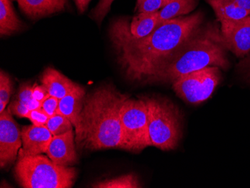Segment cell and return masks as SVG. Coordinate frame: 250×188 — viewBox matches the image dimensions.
Returning a JSON list of instances; mask_svg holds the SVG:
<instances>
[{
  "mask_svg": "<svg viewBox=\"0 0 250 188\" xmlns=\"http://www.w3.org/2000/svg\"><path fill=\"white\" fill-rule=\"evenodd\" d=\"M204 14L164 21L148 36L134 39L111 24L109 37L125 76L146 81L203 23Z\"/></svg>",
  "mask_w": 250,
  "mask_h": 188,
  "instance_id": "1",
  "label": "cell"
},
{
  "mask_svg": "<svg viewBox=\"0 0 250 188\" xmlns=\"http://www.w3.org/2000/svg\"><path fill=\"white\" fill-rule=\"evenodd\" d=\"M129 97L104 85L85 97L76 124V143L84 149H125L120 110Z\"/></svg>",
  "mask_w": 250,
  "mask_h": 188,
  "instance_id": "2",
  "label": "cell"
},
{
  "mask_svg": "<svg viewBox=\"0 0 250 188\" xmlns=\"http://www.w3.org/2000/svg\"><path fill=\"white\" fill-rule=\"evenodd\" d=\"M226 50L218 25H201L146 81L172 84L181 76L210 66L228 69Z\"/></svg>",
  "mask_w": 250,
  "mask_h": 188,
  "instance_id": "3",
  "label": "cell"
},
{
  "mask_svg": "<svg viewBox=\"0 0 250 188\" xmlns=\"http://www.w3.org/2000/svg\"><path fill=\"white\" fill-rule=\"evenodd\" d=\"M15 178L23 188H70L77 178L75 168L55 164L42 154L20 158Z\"/></svg>",
  "mask_w": 250,
  "mask_h": 188,
  "instance_id": "4",
  "label": "cell"
},
{
  "mask_svg": "<svg viewBox=\"0 0 250 188\" xmlns=\"http://www.w3.org/2000/svg\"><path fill=\"white\" fill-rule=\"evenodd\" d=\"M144 99L151 146L163 151L175 149L182 137V116L179 109L164 99Z\"/></svg>",
  "mask_w": 250,
  "mask_h": 188,
  "instance_id": "5",
  "label": "cell"
},
{
  "mask_svg": "<svg viewBox=\"0 0 250 188\" xmlns=\"http://www.w3.org/2000/svg\"><path fill=\"white\" fill-rule=\"evenodd\" d=\"M125 150L139 152L151 146L147 122V108L145 99L127 98L120 110Z\"/></svg>",
  "mask_w": 250,
  "mask_h": 188,
  "instance_id": "6",
  "label": "cell"
},
{
  "mask_svg": "<svg viewBox=\"0 0 250 188\" xmlns=\"http://www.w3.org/2000/svg\"><path fill=\"white\" fill-rule=\"evenodd\" d=\"M220 68L210 66L178 77L172 88L178 97L190 104H199L211 96L220 79Z\"/></svg>",
  "mask_w": 250,
  "mask_h": 188,
  "instance_id": "7",
  "label": "cell"
},
{
  "mask_svg": "<svg viewBox=\"0 0 250 188\" xmlns=\"http://www.w3.org/2000/svg\"><path fill=\"white\" fill-rule=\"evenodd\" d=\"M22 146L21 131L9 110L0 113V167L5 168L17 160Z\"/></svg>",
  "mask_w": 250,
  "mask_h": 188,
  "instance_id": "8",
  "label": "cell"
},
{
  "mask_svg": "<svg viewBox=\"0 0 250 188\" xmlns=\"http://www.w3.org/2000/svg\"><path fill=\"white\" fill-rule=\"evenodd\" d=\"M220 22L226 48L240 58L250 53V15L242 19L223 20Z\"/></svg>",
  "mask_w": 250,
  "mask_h": 188,
  "instance_id": "9",
  "label": "cell"
},
{
  "mask_svg": "<svg viewBox=\"0 0 250 188\" xmlns=\"http://www.w3.org/2000/svg\"><path fill=\"white\" fill-rule=\"evenodd\" d=\"M22 146L18 158L35 156L47 153L53 134L46 126L29 125L21 130Z\"/></svg>",
  "mask_w": 250,
  "mask_h": 188,
  "instance_id": "10",
  "label": "cell"
},
{
  "mask_svg": "<svg viewBox=\"0 0 250 188\" xmlns=\"http://www.w3.org/2000/svg\"><path fill=\"white\" fill-rule=\"evenodd\" d=\"M161 23L159 12L154 13H138L131 21L119 18L112 24L132 39H140L148 36Z\"/></svg>",
  "mask_w": 250,
  "mask_h": 188,
  "instance_id": "11",
  "label": "cell"
},
{
  "mask_svg": "<svg viewBox=\"0 0 250 188\" xmlns=\"http://www.w3.org/2000/svg\"><path fill=\"white\" fill-rule=\"evenodd\" d=\"M46 154L58 165L70 167L76 164L77 154L73 130L61 135L53 136Z\"/></svg>",
  "mask_w": 250,
  "mask_h": 188,
  "instance_id": "12",
  "label": "cell"
},
{
  "mask_svg": "<svg viewBox=\"0 0 250 188\" xmlns=\"http://www.w3.org/2000/svg\"><path fill=\"white\" fill-rule=\"evenodd\" d=\"M41 81L47 88L50 96L58 99H61L79 86L78 84L73 82L64 74L53 68L45 69Z\"/></svg>",
  "mask_w": 250,
  "mask_h": 188,
  "instance_id": "13",
  "label": "cell"
},
{
  "mask_svg": "<svg viewBox=\"0 0 250 188\" xmlns=\"http://www.w3.org/2000/svg\"><path fill=\"white\" fill-rule=\"evenodd\" d=\"M20 8L32 19H38L64 11L67 0H18Z\"/></svg>",
  "mask_w": 250,
  "mask_h": 188,
  "instance_id": "14",
  "label": "cell"
},
{
  "mask_svg": "<svg viewBox=\"0 0 250 188\" xmlns=\"http://www.w3.org/2000/svg\"><path fill=\"white\" fill-rule=\"evenodd\" d=\"M85 99V90L80 85L72 92L60 99L59 112L69 119L74 127L82 112Z\"/></svg>",
  "mask_w": 250,
  "mask_h": 188,
  "instance_id": "15",
  "label": "cell"
},
{
  "mask_svg": "<svg viewBox=\"0 0 250 188\" xmlns=\"http://www.w3.org/2000/svg\"><path fill=\"white\" fill-rule=\"evenodd\" d=\"M23 23L17 16L10 0H0V35L8 36L22 29Z\"/></svg>",
  "mask_w": 250,
  "mask_h": 188,
  "instance_id": "16",
  "label": "cell"
},
{
  "mask_svg": "<svg viewBox=\"0 0 250 188\" xmlns=\"http://www.w3.org/2000/svg\"><path fill=\"white\" fill-rule=\"evenodd\" d=\"M212 7L219 21L239 20L250 15V12L238 6L231 0H206Z\"/></svg>",
  "mask_w": 250,
  "mask_h": 188,
  "instance_id": "17",
  "label": "cell"
},
{
  "mask_svg": "<svg viewBox=\"0 0 250 188\" xmlns=\"http://www.w3.org/2000/svg\"><path fill=\"white\" fill-rule=\"evenodd\" d=\"M199 0H172L159 11L161 23L188 15L195 10Z\"/></svg>",
  "mask_w": 250,
  "mask_h": 188,
  "instance_id": "18",
  "label": "cell"
},
{
  "mask_svg": "<svg viewBox=\"0 0 250 188\" xmlns=\"http://www.w3.org/2000/svg\"><path fill=\"white\" fill-rule=\"evenodd\" d=\"M95 188H140L138 179L134 174L122 175L115 179L98 182L92 185Z\"/></svg>",
  "mask_w": 250,
  "mask_h": 188,
  "instance_id": "19",
  "label": "cell"
},
{
  "mask_svg": "<svg viewBox=\"0 0 250 188\" xmlns=\"http://www.w3.org/2000/svg\"><path fill=\"white\" fill-rule=\"evenodd\" d=\"M46 127L53 136H58L72 130L74 125L69 119L59 112L54 116L50 117Z\"/></svg>",
  "mask_w": 250,
  "mask_h": 188,
  "instance_id": "20",
  "label": "cell"
},
{
  "mask_svg": "<svg viewBox=\"0 0 250 188\" xmlns=\"http://www.w3.org/2000/svg\"><path fill=\"white\" fill-rule=\"evenodd\" d=\"M13 84L11 77L1 71L0 73V113H3L6 109V106L9 102L10 97L12 93Z\"/></svg>",
  "mask_w": 250,
  "mask_h": 188,
  "instance_id": "21",
  "label": "cell"
},
{
  "mask_svg": "<svg viewBox=\"0 0 250 188\" xmlns=\"http://www.w3.org/2000/svg\"><path fill=\"white\" fill-rule=\"evenodd\" d=\"M16 99L26 104L29 110H33V109L42 107V103L38 102L33 98L32 85H29L28 84H22L21 85L18 95H17Z\"/></svg>",
  "mask_w": 250,
  "mask_h": 188,
  "instance_id": "22",
  "label": "cell"
},
{
  "mask_svg": "<svg viewBox=\"0 0 250 188\" xmlns=\"http://www.w3.org/2000/svg\"><path fill=\"white\" fill-rule=\"evenodd\" d=\"M172 0H137L136 10L138 13H154L159 12Z\"/></svg>",
  "mask_w": 250,
  "mask_h": 188,
  "instance_id": "23",
  "label": "cell"
},
{
  "mask_svg": "<svg viewBox=\"0 0 250 188\" xmlns=\"http://www.w3.org/2000/svg\"><path fill=\"white\" fill-rule=\"evenodd\" d=\"M114 1L115 0H100L97 6L91 12L92 19L96 21L100 24L107 15L110 10L111 5Z\"/></svg>",
  "mask_w": 250,
  "mask_h": 188,
  "instance_id": "24",
  "label": "cell"
},
{
  "mask_svg": "<svg viewBox=\"0 0 250 188\" xmlns=\"http://www.w3.org/2000/svg\"><path fill=\"white\" fill-rule=\"evenodd\" d=\"M27 119L32 122L34 125L46 126L50 117L45 113L44 110L40 107L39 109L30 110Z\"/></svg>",
  "mask_w": 250,
  "mask_h": 188,
  "instance_id": "25",
  "label": "cell"
},
{
  "mask_svg": "<svg viewBox=\"0 0 250 188\" xmlns=\"http://www.w3.org/2000/svg\"><path fill=\"white\" fill-rule=\"evenodd\" d=\"M8 110L11 114L15 115L20 118H28L29 112H30L26 104L17 99L13 102H11L9 107H8Z\"/></svg>",
  "mask_w": 250,
  "mask_h": 188,
  "instance_id": "26",
  "label": "cell"
},
{
  "mask_svg": "<svg viewBox=\"0 0 250 188\" xmlns=\"http://www.w3.org/2000/svg\"><path fill=\"white\" fill-rule=\"evenodd\" d=\"M59 102L60 99L50 96L42 104V108L48 115L49 117H52L59 113Z\"/></svg>",
  "mask_w": 250,
  "mask_h": 188,
  "instance_id": "27",
  "label": "cell"
},
{
  "mask_svg": "<svg viewBox=\"0 0 250 188\" xmlns=\"http://www.w3.org/2000/svg\"><path fill=\"white\" fill-rule=\"evenodd\" d=\"M32 95L33 98L36 99L38 102L40 103H43L47 98L50 97L47 88L42 84V85H39V84H34L32 85Z\"/></svg>",
  "mask_w": 250,
  "mask_h": 188,
  "instance_id": "28",
  "label": "cell"
},
{
  "mask_svg": "<svg viewBox=\"0 0 250 188\" xmlns=\"http://www.w3.org/2000/svg\"><path fill=\"white\" fill-rule=\"evenodd\" d=\"M90 1H91V0H75L77 8H78L79 11H80L81 13L85 12V10L86 9Z\"/></svg>",
  "mask_w": 250,
  "mask_h": 188,
  "instance_id": "29",
  "label": "cell"
},
{
  "mask_svg": "<svg viewBox=\"0 0 250 188\" xmlns=\"http://www.w3.org/2000/svg\"><path fill=\"white\" fill-rule=\"evenodd\" d=\"M238 6L248 11L250 13V0H231Z\"/></svg>",
  "mask_w": 250,
  "mask_h": 188,
  "instance_id": "30",
  "label": "cell"
},
{
  "mask_svg": "<svg viewBox=\"0 0 250 188\" xmlns=\"http://www.w3.org/2000/svg\"><path fill=\"white\" fill-rule=\"evenodd\" d=\"M246 67H247V71H250V57H249L248 60L246 62Z\"/></svg>",
  "mask_w": 250,
  "mask_h": 188,
  "instance_id": "31",
  "label": "cell"
},
{
  "mask_svg": "<svg viewBox=\"0 0 250 188\" xmlns=\"http://www.w3.org/2000/svg\"><path fill=\"white\" fill-rule=\"evenodd\" d=\"M247 77H248L249 81L250 82V71H247Z\"/></svg>",
  "mask_w": 250,
  "mask_h": 188,
  "instance_id": "32",
  "label": "cell"
}]
</instances>
